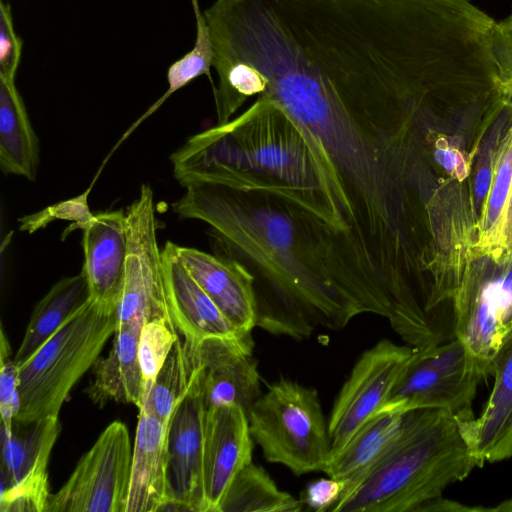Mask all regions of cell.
I'll list each match as a JSON object with an SVG mask.
<instances>
[{
    "label": "cell",
    "mask_w": 512,
    "mask_h": 512,
    "mask_svg": "<svg viewBox=\"0 0 512 512\" xmlns=\"http://www.w3.org/2000/svg\"><path fill=\"white\" fill-rule=\"evenodd\" d=\"M308 132L326 169L338 240L368 306L391 309L410 281L405 234V140L428 106L405 63L342 54L265 76L263 92Z\"/></svg>",
    "instance_id": "obj_1"
},
{
    "label": "cell",
    "mask_w": 512,
    "mask_h": 512,
    "mask_svg": "<svg viewBox=\"0 0 512 512\" xmlns=\"http://www.w3.org/2000/svg\"><path fill=\"white\" fill-rule=\"evenodd\" d=\"M172 209L207 223L214 253L253 276L260 328L301 340L361 314L336 232L298 204L261 187L202 183Z\"/></svg>",
    "instance_id": "obj_2"
},
{
    "label": "cell",
    "mask_w": 512,
    "mask_h": 512,
    "mask_svg": "<svg viewBox=\"0 0 512 512\" xmlns=\"http://www.w3.org/2000/svg\"><path fill=\"white\" fill-rule=\"evenodd\" d=\"M170 161L185 188L202 183L261 187L298 204L337 234L328 176L316 145L267 97L257 96L236 118L191 136Z\"/></svg>",
    "instance_id": "obj_3"
},
{
    "label": "cell",
    "mask_w": 512,
    "mask_h": 512,
    "mask_svg": "<svg viewBox=\"0 0 512 512\" xmlns=\"http://www.w3.org/2000/svg\"><path fill=\"white\" fill-rule=\"evenodd\" d=\"M475 467L456 416L442 409L406 412L384 456L332 507L333 512H416Z\"/></svg>",
    "instance_id": "obj_4"
},
{
    "label": "cell",
    "mask_w": 512,
    "mask_h": 512,
    "mask_svg": "<svg viewBox=\"0 0 512 512\" xmlns=\"http://www.w3.org/2000/svg\"><path fill=\"white\" fill-rule=\"evenodd\" d=\"M118 324V308L91 300L19 367V410L30 424L59 411L76 382L93 366Z\"/></svg>",
    "instance_id": "obj_5"
},
{
    "label": "cell",
    "mask_w": 512,
    "mask_h": 512,
    "mask_svg": "<svg viewBox=\"0 0 512 512\" xmlns=\"http://www.w3.org/2000/svg\"><path fill=\"white\" fill-rule=\"evenodd\" d=\"M248 421L267 461L296 475L324 470L331 440L315 389L280 378L251 406Z\"/></svg>",
    "instance_id": "obj_6"
},
{
    "label": "cell",
    "mask_w": 512,
    "mask_h": 512,
    "mask_svg": "<svg viewBox=\"0 0 512 512\" xmlns=\"http://www.w3.org/2000/svg\"><path fill=\"white\" fill-rule=\"evenodd\" d=\"M483 379L476 359L454 337L428 350H417L378 412L442 409L457 418H469L473 416L471 406Z\"/></svg>",
    "instance_id": "obj_7"
},
{
    "label": "cell",
    "mask_w": 512,
    "mask_h": 512,
    "mask_svg": "<svg viewBox=\"0 0 512 512\" xmlns=\"http://www.w3.org/2000/svg\"><path fill=\"white\" fill-rule=\"evenodd\" d=\"M132 456L126 425L110 423L66 483L50 494L44 512H126Z\"/></svg>",
    "instance_id": "obj_8"
},
{
    "label": "cell",
    "mask_w": 512,
    "mask_h": 512,
    "mask_svg": "<svg viewBox=\"0 0 512 512\" xmlns=\"http://www.w3.org/2000/svg\"><path fill=\"white\" fill-rule=\"evenodd\" d=\"M417 349L382 339L364 351L342 386L328 420L330 457L386 403Z\"/></svg>",
    "instance_id": "obj_9"
},
{
    "label": "cell",
    "mask_w": 512,
    "mask_h": 512,
    "mask_svg": "<svg viewBox=\"0 0 512 512\" xmlns=\"http://www.w3.org/2000/svg\"><path fill=\"white\" fill-rule=\"evenodd\" d=\"M22 426L10 437L2 434L0 511L44 512L48 463L60 424L58 417H48Z\"/></svg>",
    "instance_id": "obj_10"
},
{
    "label": "cell",
    "mask_w": 512,
    "mask_h": 512,
    "mask_svg": "<svg viewBox=\"0 0 512 512\" xmlns=\"http://www.w3.org/2000/svg\"><path fill=\"white\" fill-rule=\"evenodd\" d=\"M183 342L199 376L204 408L237 405L248 415L262 395L258 363L252 355L254 343L224 337Z\"/></svg>",
    "instance_id": "obj_11"
},
{
    "label": "cell",
    "mask_w": 512,
    "mask_h": 512,
    "mask_svg": "<svg viewBox=\"0 0 512 512\" xmlns=\"http://www.w3.org/2000/svg\"><path fill=\"white\" fill-rule=\"evenodd\" d=\"M204 412L199 376L193 368L188 393L168 424L170 510L205 512Z\"/></svg>",
    "instance_id": "obj_12"
},
{
    "label": "cell",
    "mask_w": 512,
    "mask_h": 512,
    "mask_svg": "<svg viewBox=\"0 0 512 512\" xmlns=\"http://www.w3.org/2000/svg\"><path fill=\"white\" fill-rule=\"evenodd\" d=\"M203 429L205 512H220L233 479L252 462L254 440L248 415L237 405L205 409Z\"/></svg>",
    "instance_id": "obj_13"
},
{
    "label": "cell",
    "mask_w": 512,
    "mask_h": 512,
    "mask_svg": "<svg viewBox=\"0 0 512 512\" xmlns=\"http://www.w3.org/2000/svg\"><path fill=\"white\" fill-rule=\"evenodd\" d=\"M166 302L170 317L187 343L207 337L253 342L252 336L235 328L180 261L175 243L161 249Z\"/></svg>",
    "instance_id": "obj_14"
},
{
    "label": "cell",
    "mask_w": 512,
    "mask_h": 512,
    "mask_svg": "<svg viewBox=\"0 0 512 512\" xmlns=\"http://www.w3.org/2000/svg\"><path fill=\"white\" fill-rule=\"evenodd\" d=\"M175 250L189 274L230 323L251 335L257 326V301L250 272L236 260L219 254L177 244Z\"/></svg>",
    "instance_id": "obj_15"
},
{
    "label": "cell",
    "mask_w": 512,
    "mask_h": 512,
    "mask_svg": "<svg viewBox=\"0 0 512 512\" xmlns=\"http://www.w3.org/2000/svg\"><path fill=\"white\" fill-rule=\"evenodd\" d=\"M82 247L91 298L103 305L119 307L127 257L126 213L99 212L83 229Z\"/></svg>",
    "instance_id": "obj_16"
},
{
    "label": "cell",
    "mask_w": 512,
    "mask_h": 512,
    "mask_svg": "<svg viewBox=\"0 0 512 512\" xmlns=\"http://www.w3.org/2000/svg\"><path fill=\"white\" fill-rule=\"evenodd\" d=\"M493 377V388L481 414L456 417L478 467L512 457V340L499 354Z\"/></svg>",
    "instance_id": "obj_17"
},
{
    "label": "cell",
    "mask_w": 512,
    "mask_h": 512,
    "mask_svg": "<svg viewBox=\"0 0 512 512\" xmlns=\"http://www.w3.org/2000/svg\"><path fill=\"white\" fill-rule=\"evenodd\" d=\"M168 424L139 413L126 512L170 510Z\"/></svg>",
    "instance_id": "obj_18"
},
{
    "label": "cell",
    "mask_w": 512,
    "mask_h": 512,
    "mask_svg": "<svg viewBox=\"0 0 512 512\" xmlns=\"http://www.w3.org/2000/svg\"><path fill=\"white\" fill-rule=\"evenodd\" d=\"M138 322L118 323L112 347L93 364V380L86 390L100 406L108 401L142 407L143 378L138 356L141 329Z\"/></svg>",
    "instance_id": "obj_19"
},
{
    "label": "cell",
    "mask_w": 512,
    "mask_h": 512,
    "mask_svg": "<svg viewBox=\"0 0 512 512\" xmlns=\"http://www.w3.org/2000/svg\"><path fill=\"white\" fill-rule=\"evenodd\" d=\"M405 413L378 412L329 458L323 472L344 483L345 494L381 459L399 436Z\"/></svg>",
    "instance_id": "obj_20"
},
{
    "label": "cell",
    "mask_w": 512,
    "mask_h": 512,
    "mask_svg": "<svg viewBox=\"0 0 512 512\" xmlns=\"http://www.w3.org/2000/svg\"><path fill=\"white\" fill-rule=\"evenodd\" d=\"M15 79L0 74V167L3 173L34 181L39 140Z\"/></svg>",
    "instance_id": "obj_21"
},
{
    "label": "cell",
    "mask_w": 512,
    "mask_h": 512,
    "mask_svg": "<svg viewBox=\"0 0 512 512\" xmlns=\"http://www.w3.org/2000/svg\"><path fill=\"white\" fill-rule=\"evenodd\" d=\"M91 300L85 274L81 272L55 283L35 306L13 361L20 367L33 356L75 313Z\"/></svg>",
    "instance_id": "obj_22"
},
{
    "label": "cell",
    "mask_w": 512,
    "mask_h": 512,
    "mask_svg": "<svg viewBox=\"0 0 512 512\" xmlns=\"http://www.w3.org/2000/svg\"><path fill=\"white\" fill-rule=\"evenodd\" d=\"M302 501L278 488L266 470L253 462L233 479L220 512H299Z\"/></svg>",
    "instance_id": "obj_23"
},
{
    "label": "cell",
    "mask_w": 512,
    "mask_h": 512,
    "mask_svg": "<svg viewBox=\"0 0 512 512\" xmlns=\"http://www.w3.org/2000/svg\"><path fill=\"white\" fill-rule=\"evenodd\" d=\"M193 364L188 347L179 338L161 367L139 413L152 415L166 424L188 393Z\"/></svg>",
    "instance_id": "obj_24"
},
{
    "label": "cell",
    "mask_w": 512,
    "mask_h": 512,
    "mask_svg": "<svg viewBox=\"0 0 512 512\" xmlns=\"http://www.w3.org/2000/svg\"><path fill=\"white\" fill-rule=\"evenodd\" d=\"M193 2L196 14V39L193 48L170 65L167 71V91L124 132V134L111 150L112 153L174 92L186 86L189 82L193 81L201 75H210V67L213 65L214 58L211 36L204 15L201 14L196 1L193 0ZM111 152L109 153L110 155Z\"/></svg>",
    "instance_id": "obj_25"
},
{
    "label": "cell",
    "mask_w": 512,
    "mask_h": 512,
    "mask_svg": "<svg viewBox=\"0 0 512 512\" xmlns=\"http://www.w3.org/2000/svg\"><path fill=\"white\" fill-rule=\"evenodd\" d=\"M512 193V131L507 135L495 165L486 210L482 221L484 241L497 242L504 233Z\"/></svg>",
    "instance_id": "obj_26"
},
{
    "label": "cell",
    "mask_w": 512,
    "mask_h": 512,
    "mask_svg": "<svg viewBox=\"0 0 512 512\" xmlns=\"http://www.w3.org/2000/svg\"><path fill=\"white\" fill-rule=\"evenodd\" d=\"M179 335L177 329L165 320L148 321L143 325L138 346L143 378L142 406Z\"/></svg>",
    "instance_id": "obj_27"
},
{
    "label": "cell",
    "mask_w": 512,
    "mask_h": 512,
    "mask_svg": "<svg viewBox=\"0 0 512 512\" xmlns=\"http://www.w3.org/2000/svg\"><path fill=\"white\" fill-rule=\"evenodd\" d=\"M88 193L89 190L74 199L58 203L46 208L40 213L20 219V230L28 231L30 233L34 232L55 218L74 221V224L69 226V230L66 231L63 236L76 228L83 229V227L89 223L95 215L91 213L87 204Z\"/></svg>",
    "instance_id": "obj_28"
},
{
    "label": "cell",
    "mask_w": 512,
    "mask_h": 512,
    "mask_svg": "<svg viewBox=\"0 0 512 512\" xmlns=\"http://www.w3.org/2000/svg\"><path fill=\"white\" fill-rule=\"evenodd\" d=\"M0 413L2 434L10 437L19 410L18 377L19 367L9 356H0Z\"/></svg>",
    "instance_id": "obj_29"
},
{
    "label": "cell",
    "mask_w": 512,
    "mask_h": 512,
    "mask_svg": "<svg viewBox=\"0 0 512 512\" xmlns=\"http://www.w3.org/2000/svg\"><path fill=\"white\" fill-rule=\"evenodd\" d=\"M491 46L502 89L512 97V13L499 22L495 21Z\"/></svg>",
    "instance_id": "obj_30"
},
{
    "label": "cell",
    "mask_w": 512,
    "mask_h": 512,
    "mask_svg": "<svg viewBox=\"0 0 512 512\" xmlns=\"http://www.w3.org/2000/svg\"><path fill=\"white\" fill-rule=\"evenodd\" d=\"M23 41L15 32L10 4L0 3V74L16 78Z\"/></svg>",
    "instance_id": "obj_31"
},
{
    "label": "cell",
    "mask_w": 512,
    "mask_h": 512,
    "mask_svg": "<svg viewBox=\"0 0 512 512\" xmlns=\"http://www.w3.org/2000/svg\"><path fill=\"white\" fill-rule=\"evenodd\" d=\"M344 491V483L329 477L308 484L305 491V503L313 510L324 512L331 510Z\"/></svg>",
    "instance_id": "obj_32"
},
{
    "label": "cell",
    "mask_w": 512,
    "mask_h": 512,
    "mask_svg": "<svg viewBox=\"0 0 512 512\" xmlns=\"http://www.w3.org/2000/svg\"><path fill=\"white\" fill-rule=\"evenodd\" d=\"M416 512H489V507L469 506L439 496L421 505Z\"/></svg>",
    "instance_id": "obj_33"
},
{
    "label": "cell",
    "mask_w": 512,
    "mask_h": 512,
    "mask_svg": "<svg viewBox=\"0 0 512 512\" xmlns=\"http://www.w3.org/2000/svg\"><path fill=\"white\" fill-rule=\"evenodd\" d=\"M434 157L448 172H455L459 179L467 175L466 163L458 151L440 145L437 147Z\"/></svg>",
    "instance_id": "obj_34"
},
{
    "label": "cell",
    "mask_w": 512,
    "mask_h": 512,
    "mask_svg": "<svg viewBox=\"0 0 512 512\" xmlns=\"http://www.w3.org/2000/svg\"><path fill=\"white\" fill-rule=\"evenodd\" d=\"M492 185V171L485 167L481 169L475 180V192L478 198H483L489 193Z\"/></svg>",
    "instance_id": "obj_35"
},
{
    "label": "cell",
    "mask_w": 512,
    "mask_h": 512,
    "mask_svg": "<svg viewBox=\"0 0 512 512\" xmlns=\"http://www.w3.org/2000/svg\"><path fill=\"white\" fill-rule=\"evenodd\" d=\"M489 512H512V497L495 507H489Z\"/></svg>",
    "instance_id": "obj_36"
},
{
    "label": "cell",
    "mask_w": 512,
    "mask_h": 512,
    "mask_svg": "<svg viewBox=\"0 0 512 512\" xmlns=\"http://www.w3.org/2000/svg\"><path fill=\"white\" fill-rule=\"evenodd\" d=\"M512 209V201L509 204L508 212ZM508 214V213H507Z\"/></svg>",
    "instance_id": "obj_37"
},
{
    "label": "cell",
    "mask_w": 512,
    "mask_h": 512,
    "mask_svg": "<svg viewBox=\"0 0 512 512\" xmlns=\"http://www.w3.org/2000/svg\"><path fill=\"white\" fill-rule=\"evenodd\" d=\"M511 201H512V193H511V196H510V201H509V204H510V202H511Z\"/></svg>",
    "instance_id": "obj_38"
}]
</instances>
